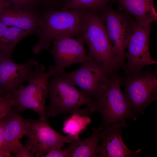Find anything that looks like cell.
Masks as SVG:
<instances>
[{"label":"cell","mask_w":157,"mask_h":157,"mask_svg":"<svg viewBox=\"0 0 157 157\" xmlns=\"http://www.w3.org/2000/svg\"><path fill=\"white\" fill-rule=\"evenodd\" d=\"M59 147L54 149L45 154L42 157H69V154L66 148L63 149Z\"/></svg>","instance_id":"603a6c76"},{"label":"cell","mask_w":157,"mask_h":157,"mask_svg":"<svg viewBox=\"0 0 157 157\" xmlns=\"http://www.w3.org/2000/svg\"><path fill=\"white\" fill-rule=\"evenodd\" d=\"M1 56H1V55L0 53V57Z\"/></svg>","instance_id":"f1b7e54d"},{"label":"cell","mask_w":157,"mask_h":157,"mask_svg":"<svg viewBox=\"0 0 157 157\" xmlns=\"http://www.w3.org/2000/svg\"><path fill=\"white\" fill-rule=\"evenodd\" d=\"M101 16L119 65L123 69L130 22L111 10H106Z\"/></svg>","instance_id":"7c38bea8"},{"label":"cell","mask_w":157,"mask_h":157,"mask_svg":"<svg viewBox=\"0 0 157 157\" xmlns=\"http://www.w3.org/2000/svg\"><path fill=\"white\" fill-rule=\"evenodd\" d=\"M81 64L74 71L63 74L80 91L94 100L111 75L101 64L90 57Z\"/></svg>","instance_id":"9c48e42d"},{"label":"cell","mask_w":157,"mask_h":157,"mask_svg":"<svg viewBox=\"0 0 157 157\" xmlns=\"http://www.w3.org/2000/svg\"><path fill=\"white\" fill-rule=\"evenodd\" d=\"M42 64L31 59L22 64L15 63L11 58L0 57V87L5 95H13L24 82L28 81Z\"/></svg>","instance_id":"30bf717a"},{"label":"cell","mask_w":157,"mask_h":157,"mask_svg":"<svg viewBox=\"0 0 157 157\" xmlns=\"http://www.w3.org/2000/svg\"><path fill=\"white\" fill-rule=\"evenodd\" d=\"M121 8L133 15L136 22L142 25H150L157 20V14L154 0H118Z\"/></svg>","instance_id":"2e32d148"},{"label":"cell","mask_w":157,"mask_h":157,"mask_svg":"<svg viewBox=\"0 0 157 157\" xmlns=\"http://www.w3.org/2000/svg\"><path fill=\"white\" fill-rule=\"evenodd\" d=\"M10 4L5 0H0V10L9 7Z\"/></svg>","instance_id":"4316f807"},{"label":"cell","mask_w":157,"mask_h":157,"mask_svg":"<svg viewBox=\"0 0 157 157\" xmlns=\"http://www.w3.org/2000/svg\"><path fill=\"white\" fill-rule=\"evenodd\" d=\"M63 73H55L49 79L50 101L45 108L46 118L60 114L90 116L95 112L94 100L78 90Z\"/></svg>","instance_id":"6da1fadb"},{"label":"cell","mask_w":157,"mask_h":157,"mask_svg":"<svg viewBox=\"0 0 157 157\" xmlns=\"http://www.w3.org/2000/svg\"><path fill=\"white\" fill-rule=\"evenodd\" d=\"M128 126L125 120L103 126L99 133L100 157H135L141 149L132 151L125 145L122 138V130Z\"/></svg>","instance_id":"4fadbf2b"},{"label":"cell","mask_w":157,"mask_h":157,"mask_svg":"<svg viewBox=\"0 0 157 157\" xmlns=\"http://www.w3.org/2000/svg\"><path fill=\"white\" fill-rule=\"evenodd\" d=\"M103 128L101 123L97 129L92 128V133L84 140L80 139L70 143L67 149L69 157H97L99 155V133Z\"/></svg>","instance_id":"e0dca14e"},{"label":"cell","mask_w":157,"mask_h":157,"mask_svg":"<svg viewBox=\"0 0 157 157\" xmlns=\"http://www.w3.org/2000/svg\"><path fill=\"white\" fill-rule=\"evenodd\" d=\"M27 33L15 27H8L0 40V53L10 58L17 43Z\"/></svg>","instance_id":"ac0fdd59"},{"label":"cell","mask_w":157,"mask_h":157,"mask_svg":"<svg viewBox=\"0 0 157 157\" xmlns=\"http://www.w3.org/2000/svg\"><path fill=\"white\" fill-rule=\"evenodd\" d=\"M39 17L27 10L9 7L0 10V21L8 26L21 29L27 34L36 30Z\"/></svg>","instance_id":"9a60e30c"},{"label":"cell","mask_w":157,"mask_h":157,"mask_svg":"<svg viewBox=\"0 0 157 157\" xmlns=\"http://www.w3.org/2000/svg\"><path fill=\"white\" fill-rule=\"evenodd\" d=\"M84 43L81 37L61 38L53 41L51 53L55 64L51 67L54 74H62L66 67L75 64H81L89 58L85 49Z\"/></svg>","instance_id":"8fae6325"},{"label":"cell","mask_w":157,"mask_h":157,"mask_svg":"<svg viewBox=\"0 0 157 157\" xmlns=\"http://www.w3.org/2000/svg\"><path fill=\"white\" fill-rule=\"evenodd\" d=\"M10 4V2L16 5L15 7L16 8H22H22H23V5H26L29 4L31 1V0H8L7 1Z\"/></svg>","instance_id":"d4e9b609"},{"label":"cell","mask_w":157,"mask_h":157,"mask_svg":"<svg viewBox=\"0 0 157 157\" xmlns=\"http://www.w3.org/2000/svg\"><path fill=\"white\" fill-rule=\"evenodd\" d=\"M29 120L24 144L34 156L42 157L45 153L56 148L62 147L66 143H70L80 139L79 135L60 134L50 125L47 119Z\"/></svg>","instance_id":"ba28073f"},{"label":"cell","mask_w":157,"mask_h":157,"mask_svg":"<svg viewBox=\"0 0 157 157\" xmlns=\"http://www.w3.org/2000/svg\"><path fill=\"white\" fill-rule=\"evenodd\" d=\"M0 95H5L0 87Z\"/></svg>","instance_id":"83f0119b"},{"label":"cell","mask_w":157,"mask_h":157,"mask_svg":"<svg viewBox=\"0 0 157 157\" xmlns=\"http://www.w3.org/2000/svg\"><path fill=\"white\" fill-rule=\"evenodd\" d=\"M122 78L117 73L111 75L94 100L95 112L101 116L103 126L131 118L136 120L134 112L121 90Z\"/></svg>","instance_id":"277c9868"},{"label":"cell","mask_w":157,"mask_h":157,"mask_svg":"<svg viewBox=\"0 0 157 157\" xmlns=\"http://www.w3.org/2000/svg\"><path fill=\"white\" fill-rule=\"evenodd\" d=\"M91 121L88 116L76 114L72 115L65 122L63 131L65 133L68 135H79Z\"/></svg>","instance_id":"d6986e66"},{"label":"cell","mask_w":157,"mask_h":157,"mask_svg":"<svg viewBox=\"0 0 157 157\" xmlns=\"http://www.w3.org/2000/svg\"><path fill=\"white\" fill-rule=\"evenodd\" d=\"M4 117L0 119V157H14L7 150L5 138Z\"/></svg>","instance_id":"7402d4cb"},{"label":"cell","mask_w":157,"mask_h":157,"mask_svg":"<svg viewBox=\"0 0 157 157\" xmlns=\"http://www.w3.org/2000/svg\"><path fill=\"white\" fill-rule=\"evenodd\" d=\"M8 27L0 21V40Z\"/></svg>","instance_id":"484cf974"},{"label":"cell","mask_w":157,"mask_h":157,"mask_svg":"<svg viewBox=\"0 0 157 157\" xmlns=\"http://www.w3.org/2000/svg\"><path fill=\"white\" fill-rule=\"evenodd\" d=\"M150 25L130 22L125 58L126 63L123 69L127 74L142 70L145 66L156 64L149 51Z\"/></svg>","instance_id":"52a82bcc"},{"label":"cell","mask_w":157,"mask_h":157,"mask_svg":"<svg viewBox=\"0 0 157 157\" xmlns=\"http://www.w3.org/2000/svg\"><path fill=\"white\" fill-rule=\"evenodd\" d=\"M14 105L13 95H0V119L4 117Z\"/></svg>","instance_id":"44dd1931"},{"label":"cell","mask_w":157,"mask_h":157,"mask_svg":"<svg viewBox=\"0 0 157 157\" xmlns=\"http://www.w3.org/2000/svg\"><path fill=\"white\" fill-rule=\"evenodd\" d=\"M109 0H67L62 10L75 9L94 10L104 8Z\"/></svg>","instance_id":"ffe728a7"},{"label":"cell","mask_w":157,"mask_h":157,"mask_svg":"<svg viewBox=\"0 0 157 157\" xmlns=\"http://www.w3.org/2000/svg\"><path fill=\"white\" fill-rule=\"evenodd\" d=\"M54 74L51 67L46 72L42 64L28 81V84L26 86L21 85L13 94L14 106L19 112L30 109L39 115V119H47L45 104L48 93V82L49 78Z\"/></svg>","instance_id":"5b68a950"},{"label":"cell","mask_w":157,"mask_h":157,"mask_svg":"<svg viewBox=\"0 0 157 157\" xmlns=\"http://www.w3.org/2000/svg\"><path fill=\"white\" fill-rule=\"evenodd\" d=\"M124 94L133 111L144 113V109L157 99V80L155 72L149 70L128 74L122 78Z\"/></svg>","instance_id":"8992f818"},{"label":"cell","mask_w":157,"mask_h":157,"mask_svg":"<svg viewBox=\"0 0 157 157\" xmlns=\"http://www.w3.org/2000/svg\"><path fill=\"white\" fill-rule=\"evenodd\" d=\"M29 149L25 145H23L18 152L16 157H32Z\"/></svg>","instance_id":"cb8c5ba5"},{"label":"cell","mask_w":157,"mask_h":157,"mask_svg":"<svg viewBox=\"0 0 157 157\" xmlns=\"http://www.w3.org/2000/svg\"><path fill=\"white\" fill-rule=\"evenodd\" d=\"M88 47V55L101 64L111 75L120 68L101 16L88 9L80 36Z\"/></svg>","instance_id":"3957f363"},{"label":"cell","mask_w":157,"mask_h":157,"mask_svg":"<svg viewBox=\"0 0 157 157\" xmlns=\"http://www.w3.org/2000/svg\"><path fill=\"white\" fill-rule=\"evenodd\" d=\"M29 120L23 118L18 111L11 109L4 117L5 138L8 152L16 157L18 151L23 145L21 140L26 134Z\"/></svg>","instance_id":"5bb4252c"},{"label":"cell","mask_w":157,"mask_h":157,"mask_svg":"<svg viewBox=\"0 0 157 157\" xmlns=\"http://www.w3.org/2000/svg\"><path fill=\"white\" fill-rule=\"evenodd\" d=\"M87 10L53 11L39 17L36 28L39 41L33 46V52L39 54L48 49L52 41L59 38L80 37Z\"/></svg>","instance_id":"7a4b0ae2"}]
</instances>
